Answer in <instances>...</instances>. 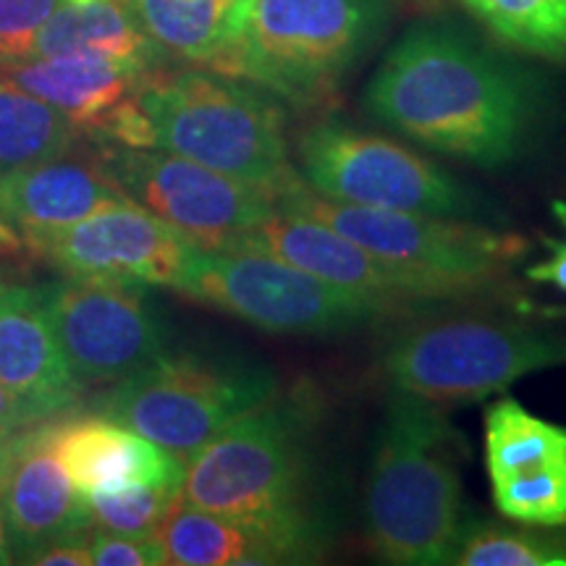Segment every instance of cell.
<instances>
[{"label": "cell", "mask_w": 566, "mask_h": 566, "mask_svg": "<svg viewBox=\"0 0 566 566\" xmlns=\"http://www.w3.org/2000/svg\"><path fill=\"white\" fill-rule=\"evenodd\" d=\"M365 108L428 150L501 168L525 150L533 92L516 71L451 24H417L388 51Z\"/></svg>", "instance_id": "cell-1"}, {"label": "cell", "mask_w": 566, "mask_h": 566, "mask_svg": "<svg viewBox=\"0 0 566 566\" xmlns=\"http://www.w3.org/2000/svg\"><path fill=\"white\" fill-rule=\"evenodd\" d=\"M317 401L307 388L275 391L187 459L184 504L263 530L304 562L321 551Z\"/></svg>", "instance_id": "cell-2"}, {"label": "cell", "mask_w": 566, "mask_h": 566, "mask_svg": "<svg viewBox=\"0 0 566 566\" xmlns=\"http://www.w3.org/2000/svg\"><path fill=\"white\" fill-rule=\"evenodd\" d=\"M373 554L396 566L454 564L464 533L462 443L443 407L394 394L365 483Z\"/></svg>", "instance_id": "cell-3"}, {"label": "cell", "mask_w": 566, "mask_h": 566, "mask_svg": "<svg viewBox=\"0 0 566 566\" xmlns=\"http://www.w3.org/2000/svg\"><path fill=\"white\" fill-rule=\"evenodd\" d=\"M139 108L150 145L263 189L279 200L300 179L279 105L237 76L181 71L147 76Z\"/></svg>", "instance_id": "cell-4"}, {"label": "cell", "mask_w": 566, "mask_h": 566, "mask_svg": "<svg viewBox=\"0 0 566 566\" xmlns=\"http://www.w3.org/2000/svg\"><path fill=\"white\" fill-rule=\"evenodd\" d=\"M556 365H566V338L525 323L472 315L399 328L378 363L394 394L438 407L485 399Z\"/></svg>", "instance_id": "cell-5"}, {"label": "cell", "mask_w": 566, "mask_h": 566, "mask_svg": "<svg viewBox=\"0 0 566 566\" xmlns=\"http://www.w3.org/2000/svg\"><path fill=\"white\" fill-rule=\"evenodd\" d=\"M386 24V0H252L239 76L294 105H321Z\"/></svg>", "instance_id": "cell-6"}, {"label": "cell", "mask_w": 566, "mask_h": 566, "mask_svg": "<svg viewBox=\"0 0 566 566\" xmlns=\"http://www.w3.org/2000/svg\"><path fill=\"white\" fill-rule=\"evenodd\" d=\"M176 292L281 336H331L399 315L373 296L336 286L271 254L197 250Z\"/></svg>", "instance_id": "cell-7"}, {"label": "cell", "mask_w": 566, "mask_h": 566, "mask_svg": "<svg viewBox=\"0 0 566 566\" xmlns=\"http://www.w3.org/2000/svg\"><path fill=\"white\" fill-rule=\"evenodd\" d=\"M275 208L315 218L378 258L441 279L462 289L467 296L485 292L504 279L516 258L525 252L520 237L467 218L328 200L313 192L302 176L275 200Z\"/></svg>", "instance_id": "cell-8"}, {"label": "cell", "mask_w": 566, "mask_h": 566, "mask_svg": "<svg viewBox=\"0 0 566 566\" xmlns=\"http://www.w3.org/2000/svg\"><path fill=\"white\" fill-rule=\"evenodd\" d=\"M279 391L273 370L233 359L163 354L105 396L103 415L187 462L226 424Z\"/></svg>", "instance_id": "cell-9"}, {"label": "cell", "mask_w": 566, "mask_h": 566, "mask_svg": "<svg viewBox=\"0 0 566 566\" xmlns=\"http://www.w3.org/2000/svg\"><path fill=\"white\" fill-rule=\"evenodd\" d=\"M296 158L304 184L336 202L467 221L488 212L483 197L438 163L342 122L310 126L296 142Z\"/></svg>", "instance_id": "cell-10"}, {"label": "cell", "mask_w": 566, "mask_h": 566, "mask_svg": "<svg viewBox=\"0 0 566 566\" xmlns=\"http://www.w3.org/2000/svg\"><path fill=\"white\" fill-rule=\"evenodd\" d=\"M103 166L132 202L202 250H233L275 212L263 189L158 147H118Z\"/></svg>", "instance_id": "cell-11"}, {"label": "cell", "mask_w": 566, "mask_h": 566, "mask_svg": "<svg viewBox=\"0 0 566 566\" xmlns=\"http://www.w3.org/2000/svg\"><path fill=\"white\" fill-rule=\"evenodd\" d=\"M42 294L48 321L80 384H118L168 352L142 283L69 275Z\"/></svg>", "instance_id": "cell-12"}, {"label": "cell", "mask_w": 566, "mask_h": 566, "mask_svg": "<svg viewBox=\"0 0 566 566\" xmlns=\"http://www.w3.org/2000/svg\"><path fill=\"white\" fill-rule=\"evenodd\" d=\"M233 250H252L279 258L317 279L394 304L401 313L428 302L464 300L462 289L433 275L409 271L391 260L378 258L344 233L302 212L279 210L258 229L247 233Z\"/></svg>", "instance_id": "cell-13"}, {"label": "cell", "mask_w": 566, "mask_h": 566, "mask_svg": "<svg viewBox=\"0 0 566 566\" xmlns=\"http://www.w3.org/2000/svg\"><path fill=\"white\" fill-rule=\"evenodd\" d=\"M27 244L69 275H103L171 289L200 250L132 200L40 233Z\"/></svg>", "instance_id": "cell-14"}, {"label": "cell", "mask_w": 566, "mask_h": 566, "mask_svg": "<svg viewBox=\"0 0 566 566\" xmlns=\"http://www.w3.org/2000/svg\"><path fill=\"white\" fill-rule=\"evenodd\" d=\"M0 509L19 558L92 527L84 493L51 446V424L21 428L0 441Z\"/></svg>", "instance_id": "cell-15"}, {"label": "cell", "mask_w": 566, "mask_h": 566, "mask_svg": "<svg viewBox=\"0 0 566 566\" xmlns=\"http://www.w3.org/2000/svg\"><path fill=\"white\" fill-rule=\"evenodd\" d=\"M0 384L34 420L80 399L82 384L63 357L38 289L0 286Z\"/></svg>", "instance_id": "cell-16"}, {"label": "cell", "mask_w": 566, "mask_h": 566, "mask_svg": "<svg viewBox=\"0 0 566 566\" xmlns=\"http://www.w3.org/2000/svg\"><path fill=\"white\" fill-rule=\"evenodd\" d=\"M126 200L103 163L69 155L0 174V223L24 242Z\"/></svg>", "instance_id": "cell-17"}, {"label": "cell", "mask_w": 566, "mask_h": 566, "mask_svg": "<svg viewBox=\"0 0 566 566\" xmlns=\"http://www.w3.org/2000/svg\"><path fill=\"white\" fill-rule=\"evenodd\" d=\"M51 446L82 493L124 485L181 488L187 467L181 457L105 415L51 424Z\"/></svg>", "instance_id": "cell-18"}, {"label": "cell", "mask_w": 566, "mask_h": 566, "mask_svg": "<svg viewBox=\"0 0 566 566\" xmlns=\"http://www.w3.org/2000/svg\"><path fill=\"white\" fill-rule=\"evenodd\" d=\"M0 76L51 103L84 134H103L111 118L139 95L150 69L108 55L61 53L17 63Z\"/></svg>", "instance_id": "cell-19"}, {"label": "cell", "mask_w": 566, "mask_h": 566, "mask_svg": "<svg viewBox=\"0 0 566 566\" xmlns=\"http://www.w3.org/2000/svg\"><path fill=\"white\" fill-rule=\"evenodd\" d=\"M155 48L216 74H242L252 0H129Z\"/></svg>", "instance_id": "cell-20"}, {"label": "cell", "mask_w": 566, "mask_h": 566, "mask_svg": "<svg viewBox=\"0 0 566 566\" xmlns=\"http://www.w3.org/2000/svg\"><path fill=\"white\" fill-rule=\"evenodd\" d=\"M158 541L166 564L176 566H247V564H286L292 554L265 535L263 530L229 520L223 514L184 504L176 499L163 525Z\"/></svg>", "instance_id": "cell-21"}, {"label": "cell", "mask_w": 566, "mask_h": 566, "mask_svg": "<svg viewBox=\"0 0 566 566\" xmlns=\"http://www.w3.org/2000/svg\"><path fill=\"white\" fill-rule=\"evenodd\" d=\"M61 53L108 55L150 69L155 42L139 27L129 0H90L63 3L34 40L32 59Z\"/></svg>", "instance_id": "cell-22"}, {"label": "cell", "mask_w": 566, "mask_h": 566, "mask_svg": "<svg viewBox=\"0 0 566 566\" xmlns=\"http://www.w3.org/2000/svg\"><path fill=\"white\" fill-rule=\"evenodd\" d=\"M485 462L491 483L566 464V424L541 420L504 396L485 412Z\"/></svg>", "instance_id": "cell-23"}, {"label": "cell", "mask_w": 566, "mask_h": 566, "mask_svg": "<svg viewBox=\"0 0 566 566\" xmlns=\"http://www.w3.org/2000/svg\"><path fill=\"white\" fill-rule=\"evenodd\" d=\"M82 137L80 126L59 108L0 76V174L66 158Z\"/></svg>", "instance_id": "cell-24"}, {"label": "cell", "mask_w": 566, "mask_h": 566, "mask_svg": "<svg viewBox=\"0 0 566 566\" xmlns=\"http://www.w3.org/2000/svg\"><path fill=\"white\" fill-rule=\"evenodd\" d=\"M495 38L543 59H566V0H459Z\"/></svg>", "instance_id": "cell-25"}, {"label": "cell", "mask_w": 566, "mask_h": 566, "mask_svg": "<svg viewBox=\"0 0 566 566\" xmlns=\"http://www.w3.org/2000/svg\"><path fill=\"white\" fill-rule=\"evenodd\" d=\"M454 564L462 566H566V543L551 535L495 525L464 527Z\"/></svg>", "instance_id": "cell-26"}, {"label": "cell", "mask_w": 566, "mask_h": 566, "mask_svg": "<svg viewBox=\"0 0 566 566\" xmlns=\"http://www.w3.org/2000/svg\"><path fill=\"white\" fill-rule=\"evenodd\" d=\"M179 499V485H124L84 493L92 525L111 533L155 535Z\"/></svg>", "instance_id": "cell-27"}, {"label": "cell", "mask_w": 566, "mask_h": 566, "mask_svg": "<svg viewBox=\"0 0 566 566\" xmlns=\"http://www.w3.org/2000/svg\"><path fill=\"white\" fill-rule=\"evenodd\" d=\"M493 485L495 509L522 525L562 527L566 525V464L548 470L499 480Z\"/></svg>", "instance_id": "cell-28"}, {"label": "cell", "mask_w": 566, "mask_h": 566, "mask_svg": "<svg viewBox=\"0 0 566 566\" xmlns=\"http://www.w3.org/2000/svg\"><path fill=\"white\" fill-rule=\"evenodd\" d=\"M63 0H0V71L30 61L34 40Z\"/></svg>", "instance_id": "cell-29"}, {"label": "cell", "mask_w": 566, "mask_h": 566, "mask_svg": "<svg viewBox=\"0 0 566 566\" xmlns=\"http://www.w3.org/2000/svg\"><path fill=\"white\" fill-rule=\"evenodd\" d=\"M90 556L97 566H160L166 554L158 535H126L97 530L90 537Z\"/></svg>", "instance_id": "cell-30"}, {"label": "cell", "mask_w": 566, "mask_h": 566, "mask_svg": "<svg viewBox=\"0 0 566 566\" xmlns=\"http://www.w3.org/2000/svg\"><path fill=\"white\" fill-rule=\"evenodd\" d=\"M554 216L562 223V237H548V254L541 263L527 268V279L537 283H551L566 294V202H554Z\"/></svg>", "instance_id": "cell-31"}, {"label": "cell", "mask_w": 566, "mask_h": 566, "mask_svg": "<svg viewBox=\"0 0 566 566\" xmlns=\"http://www.w3.org/2000/svg\"><path fill=\"white\" fill-rule=\"evenodd\" d=\"M21 564H34V566H90V537L84 541V535H69L61 541L48 543L30 551L27 556L19 558Z\"/></svg>", "instance_id": "cell-32"}, {"label": "cell", "mask_w": 566, "mask_h": 566, "mask_svg": "<svg viewBox=\"0 0 566 566\" xmlns=\"http://www.w3.org/2000/svg\"><path fill=\"white\" fill-rule=\"evenodd\" d=\"M38 422L34 417L27 412V407L13 396L9 388L0 384V438L17 433V430L27 428V424Z\"/></svg>", "instance_id": "cell-33"}, {"label": "cell", "mask_w": 566, "mask_h": 566, "mask_svg": "<svg viewBox=\"0 0 566 566\" xmlns=\"http://www.w3.org/2000/svg\"><path fill=\"white\" fill-rule=\"evenodd\" d=\"M13 562H17V558H13L11 535H9V527H6L3 509H0V566H3V564H13Z\"/></svg>", "instance_id": "cell-34"}, {"label": "cell", "mask_w": 566, "mask_h": 566, "mask_svg": "<svg viewBox=\"0 0 566 566\" xmlns=\"http://www.w3.org/2000/svg\"><path fill=\"white\" fill-rule=\"evenodd\" d=\"M63 3H69V6H80V3H90V0H63Z\"/></svg>", "instance_id": "cell-35"}]
</instances>
